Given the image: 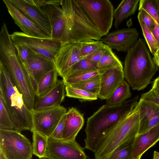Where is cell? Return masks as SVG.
<instances>
[{
    "instance_id": "cell-36",
    "label": "cell",
    "mask_w": 159,
    "mask_h": 159,
    "mask_svg": "<svg viewBox=\"0 0 159 159\" xmlns=\"http://www.w3.org/2000/svg\"><path fill=\"white\" fill-rule=\"evenodd\" d=\"M132 143L121 147L112 153L107 159H130L132 157Z\"/></svg>"
},
{
    "instance_id": "cell-26",
    "label": "cell",
    "mask_w": 159,
    "mask_h": 159,
    "mask_svg": "<svg viewBox=\"0 0 159 159\" xmlns=\"http://www.w3.org/2000/svg\"><path fill=\"white\" fill-rule=\"evenodd\" d=\"M32 133L33 154L39 158L46 157L49 138L36 131Z\"/></svg>"
},
{
    "instance_id": "cell-5",
    "label": "cell",
    "mask_w": 159,
    "mask_h": 159,
    "mask_svg": "<svg viewBox=\"0 0 159 159\" xmlns=\"http://www.w3.org/2000/svg\"><path fill=\"white\" fill-rule=\"evenodd\" d=\"M139 96L116 105L105 104L87 120L85 129L84 148L94 152L99 135L117 121L127 115L138 104Z\"/></svg>"
},
{
    "instance_id": "cell-45",
    "label": "cell",
    "mask_w": 159,
    "mask_h": 159,
    "mask_svg": "<svg viewBox=\"0 0 159 159\" xmlns=\"http://www.w3.org/2000/svg\"><path fill=\"white\" fill-rule=\"evenodd\" d=\"M152 159H159V152L154 151L153 152Z\"/></svg>"
},
{
    "instance_id": "cell-34",
    "label": "cell",
    "mask_w": 159,
    "mask_h": 159,
    "mask_svg": "<svg viewBox=\"0 0 159 159\" xmlns=\"http://www.w3.org/2000/svg\"><path fill=\"white\" fill-rule=\"evenodd\" d=\"M14 128L12 120L2 98L0 96V129L11 130L14 129Z\"/></svg>"
},
{
    "instance_id": "cell-11",
    "label": "cell",
    "mask_w": 159,
    "mask_h": 159,
    "mask_svg": "<svg viewBox=\"0 0 159 159\" xmlns=\"http://www.w3.org/2000/svg\"><path fill=\"white\" fill-rule=\"evenodd\" d=\"M46 157L49 159H88L84 148L76 141L48 139Z\"/></svg>"
},
{
    "instance_id": "cell-50",
    "label": "cell",
    "mask_w": 159,
    "mask_h": 159,
    "mask_svg": "<svg viewBox=\"0 0 159 159\" xmlns=\"http://www.w3.org/2000/svg\"></svg>"
},
{
    "instance_id": "cell-12",
    "label": "cell",
    "mask_w": 159,
    "mask_h": 159,
    "mask_svg": "<svg viewBox=\"0 0 159 159\" xmlns=\"http://www.w3.org/2000/svg\"><path fill=\"white\" fill-rule=\"evenodd\" d=\"M82 59L79 43H61L54 63L58 75L63 78L69 70Z\"/></svg>"
},
{
    "instance_id": "cell-48",
    "label": "cell",
    "mask_w": 159,
    "mask_h": 159,
    "mask_svg": "<svg viewBox=\"0 0 159 159\" xmlns=\"http://www.w3.org/2000/svg\"><path fill=\"white\" fill-rule=\"evenodd\" d=\"M39 159H49L47 157H43L41 158H39Z\"/></svg>"
},
{
    "instance_id": "cell-23",
    "label": "cell",
    "mask_w": 159,
    "mask_h": 159,
    "mask_svg": "<svg viewBox=\"0 0 159 159\" xmlns=\"http://www.w3.org/2000/svg\"><path fill=\"white\" fill-rule=\"evenodd\" d=\"M139 0H123L114 9V26L117 29L125 19L134 15L138 7Z\"/></svg>"
},
{
    "instance_id": "cell-19",
    "label": "cell",
    "mask_w": 159,
    "mask_h": 159,
    "mask_svg": "<svg viewBox=\"0 0 159 159\" xmlns=\"http://www.w3.org/2000/svg\"><path fill=\"white\" fill-rule=\"evenodd\" d=\"M159 141V124L136 136L132 143V158L140 159L143 155Z\"/></svg>"
},
{
    "instance_id": "cell-7",
    "label": "cell",
    "mask_w": 159,
    "mask_h": 159,
    "mask_svg": "<svg viewBox=\"0 0 159 159\" xmlns=\"http://www.w3.org/2000/svg\"><path fill=\"white\" fill-rule=\"evenodd\" d=\"M0 151L7 159H32V143L15 129H0Z\"/></svg>"
},
{
    "instance_id": "cell-31",
    "label": "cell",
    "mask_w": 159,
    "mask_h": 159,
    "mask_svg": "<svg viewBox=\"0 0 159 159\" xmlns=\"http://www.w3.org/2000/svg\"><path fill=\"white\" fill-rule=\"evenodd\" d=\"M65 90L66 96L83 101H92L98 98L97 96L93 93L70 85L66 86Z\"/></svg>"
},
{
    "instance_id": "cell-35",
    "label": "cell",
    "mask_w": 159,
    "mask_h": 159,
    "mask_svg": "<svg viewBox=\"0 0 159 159\" xmlns=\"http://www.w3.org/2000/svg\"><path fill=\"white\" fill-rule=\"evenodd\" d=\"M139 3V10L142 9L145 10L159 25L157 0H140Z\"/></svg>"
},
{
    "instance_id": "cell-40",
    "label": "cell",
    "mask_w": 159,
    "mask_h": 159,
    "mask_svg": "<svg viewBox=\"0 0 159 159\" xmlns=\"http://www.w3.org/2000/svg\"><path fill=\"white\" fill-rule=\"evenodd\" d=\"M140 98L159 105V93L152 88L148 92L142 94Z\"/></svg>"
},
{
    "instance_id": "cell-43",
    "label": "cell",
    "mask_w": 159,
    "mask_h": 159,
    "mask_svg": "<svg viewBox=\"0 0 159 159\" xmlns=\"http://www.w3.org/2000/svg\"><path fill=\"white\" fill-rule=\"evenodd\" d=\"M152 88L159 93V76L153 81Z\"/></svg>"
},
{
    "instance_id": "cell-4",
    "label": "cell",
    "mask_w": 159,
    "mask_h": 159,
    "mask_svg": "<svg viewBox=\"0 0 159 159\" xmlns=\"http://www.w3.org/2000/svg\"><path fill=\"white\" fill-rule=\"evenodd\" d=\"M0 96L13 122L14 129L31 131V112L9 71L0 61Z\"/></svg>"
},
{
    "instance_id": "cell-22",
    "label": "cell",
    "mask_w": 159,
    "mask_h": 159,
    "mask_svg": "<svg viewBox=\"0 0 159 159\" xmlns=\"http://www.w3.org/2000/svg\"><path fill=\"white\" fill-rule=\"evenodd\" d=\"M84 124L83 114L76 108H69L66 112V118L63 132V140L73 141Z\"/></svg>"
},
{
    "instance_id": "cell-6",
    "label": "cell",
    "mask_w": 159,
    "mask_h": 159,
    "mask_svg": "<svg viewBox=\"0 0 159 159\" xmlns=\"http://www.w3.org/2000/svg\"><path fill=\"white\" fill-rule=\"evenodd\" d=\"M0 61L5 66L22 94L28 108L34 110L36 97L29 78L19 59L14 44L9 43L0 48Z\"/></svg>"
},
{
    "instance_id": "cell-3",
    "label": "cell",
    "mask_w": 159,
    "mask_h": 159,
    "mask_svg": "<svg viewBox=\"0 0 159 159\" xmlns=\"http://www.w3.org/2000/svg\"><path fill=\"white\" fill-rule=\"evenodd\" d=\"M64 27L61 43L99 41L102 36L77 0H61Z\"/></svg>"
},
{
    "instance_id": "cell-41",
    "label": "cell",
    "mask_w": 159,
    "mask_h": 159,
    "mask_svg": "<svg viewBox=\"0 0 159 159\" xmlns=\"http://www.w3.org/2000/svg\"><path fill=\"white\" fill-rule=\"evenodd\" d=\"M139 11L145 24L151 31L154 28L155 26L153 19L144 10L141 9Z\"/></svg>"
},
{
    "instance_id": "cell-25",
    "label": "cell",
    "mask_w": 159,
    "mask_h": 159,
    "mask_svg": "<svg viewBox=\"0 0 159 159\" xmlns=\"http://www.w3.org/2000/svg\"><path fill=\"white\" fill-rule=\"evenodd\" d=\"M132 94L130 86L124 80L113 93L106 99V104L114 106L120 104L130 98Z\"/></svg>"
},
{
    "instance_id": "cell-2",
    "label": "cell",
    "mask_w": 159,
    "mask_h": 159,
    "mask_svg": "<svg viewBox=\"0 0 159 159\" xmlns=\"http://www.w3.org/2000/svg\"><path fill=\"white\" fill-rule=\"evenodd\" d=\"M158 70L145 41L139 39L125 56L123 69L125 80L133 90H143Z\"/></svg>"
},
{
    "instance_id": "cell-8",
    "label": "cell",
    "mask_w": 159,
    "mask_h": 159,
    "mask_svg": "<svg viewBox=\"0 0 159 159\" xmlns=\"http://www.w3.org/2000/svg\"><path fill=\"white\" fill-rule=\"evenodd\" d=\"M101 36L108 33L113 23L114 9L108 0H77Z\"/></svg>"
},
{
    "instance_id": "cell-47",
    "label": "cell",
    "mask_w": 159,
    "mask_h": 159,
    "mask_svg": "<svg viewBox=\"0 0 159 159\" xmlns=\"http://www.w3.org/2000/svg\"><path fill=\"white\" fill-rule=\"evenodd\" d=\"M157 6L158 14L159 17V0H157Z\"/></svg>"
},
{
    "instance_id": "cell-20",
    "label": "cell",
    "mask_w": 159,
    "mask_h": 159,
    "mask_svg": "<svg viewBox=\"0 0 159 159\" xmlns=\"http://www.w3.org/2000/svg\"><path fill=\"white\" fill-rule=\"evenodd\" d=\"M41 8L49 21L52 31L51 39L61 42L64 33V21L61 6L47 5Z\"/></svg>"
},
{
    "instance_id": "cell-46",
    "label": "cell",
    "mask_w": 159,
    "mask_h": 159,
    "mask_svg": "<svg viewBox=\"0 0 159 159\" xmlns=\"http://www.w3.org/2000/svg\"><path fill=\"white\" fill-rule=\"evenodd\" d=\"M0 159H7L2 152L0 151Z\"/></svg>"
},
{
    "instance_id": "cell-37",
    "label": "cell",
    "mask_w": 159,
    "mask_h": 159,
    "mask_svg": "<svg viewBox=\"0 0 159 159\" xmlns=\"http://www.w3.org/2000/svg\"><path fill=\"white\" fill-rule=\"evenodd\" d=\"M66 118V113L62 116L49 138L56 140L63 139Z\"/></svg>"
},
{
    "instance_id": "cell-49",
    "label": "cell",
    "mask_w": 159,
    "mask_h": 159,
    "mask_svg": "<svg viewBox=\"0 0 159 159\" xmlns=\"http://www.w3.org/2000/svg\"><path fill=\"white\" fill-rule=\"evenodd\" d=\"M133 159V158H131V159Z\"/></svg>"
},
{
    "instance_id": "cell-10",
    "label": "cell",
    "mask_w": 159,
    "mask_h": 159,
    "mask_svg": "<svg viewBox=\"0 0 159 159\" xmlns=\"http://www.w3.org/2000/svg\"><path fill=\"white\" fill-rule=\"evenodd\" d=\"M30 111L32 122L31 132H39L49 138L62 116L66 113V109L60 106Z\"/></svg>"
},
{
    "instance_id": "cell-39",
    "label": "cell",
    "mask_w": 159,
    "mask_h": 159,
    "mask_svg": "<svg viewBox=\"0 0 159 159\" xmlns=\"http://www.w3.org/2000/svg\"><path fill=\"white\" fill-rule=\"evenodd\" d=\"M109 48V47L108 46L106 45L104 48L100 49L93 52L84 59L98 63L107 51Z\"/></svg>"
},
{
    "instance_id": "cell-17",
    "label": "cell",
    "mask_w": 159,
    "mask_h": 159,
    "mask_svg": "<svg viewBox=\"0 0 159 159\" xmlns=\"http://www.w3.org/2000/svg\"><path fill=\"white\" fill-rule=\"evenodd\" d=\"M24 15L51 38L52 31L49 20L41 8L30 6L23 0H10Z\"/></svg>"
},
{
    "instance_id": "cell-27",
    "label": "cell",
    "mask_w": 159,
    "mask_h": 159,
    "mask_svg": "<svg viewBox=\"0 0 159 159\" xmlns=\"http://www.w3.org/2000/svg\"><path fill=\"white\" fill-rule=\"evenodd\" d=\"M97 66L100 74L111 67L123 66L121 62L109 47L97 63Z\"/></svg>"
},
{
    "instance_id": "cell-21",
    "label": "cell",
    "mask_w": 159,
    "mask_h": 159,
    "mask_svg": "<svg viewBox=\"0 0 159 159\" xmlns=\"http://www.w3.org/2000/svg\"><path fill=\"white\" fill-rule=\"evenodd\" d=\"M63 80H59L55 87L35 101L34 110H41L61 106L65 95V87Z\"/></svg>"
},
{
    "instance_id": "cell-32",
    "label": "cell",
    "mask_w": 159,
    "mask_h": 159,
    "mask_svg": "<svg viewBox=\"0 0 159 159\" xmlns=\"http://www.w3.org/2000/svg\"><path fill=\"white\" fill-rule=\"evenodd\" d=\"M81 55L84 59L93 52L104 48L106 45L102 41L89 39L79 43Z\"/></svg>"
},
{
    "instance_id": "cell-30",
    "label": "cell",
    "mask_w": 159,
    "mask_h": 159,
    "mask_svg": "<svg viewBox=\"0 0 159 159\" xmlns=\"http://www.w3.org/2000/svg\"><path fill=\"white\" fill-rule=\"evenodd\" d=\"M137 17L143 36L150 51L153 55L159 49V44L156 40L151 31L145 24L139 12L138 13Z\"/></svg>"
},
{
    "instance_id": "cell-13",
    "label": "cell",
    "mask_w": 159,
    "mask_h": 159,
    "mask_svg": "<svg viewBox=\"0 0 159 159\" xmlns=\"http://www.w3.org/2000/svg\"><path fill=\"white\" fill-rule=\"evenodd\" d=\"M23 67L35 93L38 84L42 77L48 72L55 69L53 61L30 49L26 64Z\"/></svg>"
},
{
    "instance_id": "cell-42",
    "label": "cell",
    "mask_w": 159,
    "mask_h": 159,
    "mask_svg": "<svg viewBox=\"0 0 159 159\" xmlns=\"http://www.w3.org/2000/svg\"><path fill=\"white\" fill-rule=\"evenodd\" d=\"M154 23V28L151 31L156 40L159 44V25L156 21L153 19Z\"/></svg>"
},
{
    "instance_id": "cell-9",
    "label": "cell",
    "mask_w": 159,
    "mask_h": 159,
    "mask_svg": "<svg viewBox=\"0 0 159 159\" xmlns=\"http://www.w3.org/2000/svg\"><path fill=\"white\" fill-rule=\"evenodd\" d=\"M14 43L24 45L33 51L53 61L60 48L61 42L51 38L28 35L22 32H15L10 35Z\"/></svg>"
},
{
    "instance_id": "cell-29",
    "label": "cell",
    "mask_w": 159,
    "mask_h": 159,
    "mask_svg": "<svg viewBox=\"0 0 159 159\" xmlns=\"http://www.w3.org/2000/svg\"><path fill=\"white\" fill-rule=\"evenodd\" d=\"M94 69L98 70L97 63L86 59H82L64 75L63 80L74 75Z\"/></svg>"
},
{
    "instance_id": "cell-1",
    "label": "cell",
    "mask_w": 159,
    "mask_h": 159,
    "mask_svg": "<svg viewBox=\"0 0 159 159\" xmlns=\"http://www.w3.org/2000/svg\"><path fill=\"white\" fill-rule=\"evenodd\" d=\"M139 128L138 104L127 115L99 135L94 152L95 159H107L116 150L132 143Z\"/></svg>"
},
{
    "instance_id": "cell-33",
    "label": "cell",
    "mask_w": 159,
    "mask_h": 159,
    "mask_svg": "<svg viewBox=\"0 0 159 159\" xmlns=\"http://www.w3.org/2000/svg\"><path fill=\"white\" fill-rule=\"evenodd\" d=\"M100 75L97 69L90 70L80 73L63 80L65 86L84 81Z\"/></svg>"
},
{
    "instance_id": "cell-38",
    "label": "cell",
    "mask_w": 159,
    "mask_h": 159,
    "mask_svg": "<svg viewBox=\"0 0 159 159\" xmlns=\"http://www.w3.org/2000/svg\"><path fill=\"white\" fill-rule=\"evenodd\" d=\"M14 43L17 50L19 59L23 66L26 64L30 49L24 45L15 43Z\"/></svg>"
},
{
    "instance_id": "cell-15",
    "label": "cell",
    "mask_w": 159,
    "mask_h": 159,
    "mask_svg": "<svg viewBox=\"0 0 159 159\" xmlns=\"http://www.w3.org/2000/svg\"><path fill=\"white\" fill-rule=\"evenodd\" d=\"M138 108L139 128L137 135L145 133L159 124V105L140 98Z\"/></svg>"
},
{
    "instance_id": "cell-24",
    "label": "cell",
    "mask_w": 159,
    "mask_h": 159,
    "mask_svg": "<svg viewBox=\"0 0 159 159\" xmlns=\"http://www.w3.org/2000/svg\"><path fill=\"white\" fill-rule=\"evenodd\" d=\"M58 75L55 69L48 72L42 77L38 84L35 92L37 98L43 96L55 87L58 80Z\"/></svg>"
},
{
    "instance_id": "cell-14",
    "label": "cell",
    "mask_w": 159,
    "mask_h": 159,
    "mask_svg": "<svg viewBox=\"0 0 159 159\" xmlns=\"http://www.w3.org/2000/svg\"><path fill=\"white\" fill-rule=\"evenodd\" d=\"M139 35L135 28H123L108 33L101 41L112 49L127 52L138 40Z\"/></svg>"
},
{
    "instance_id": "cell-28",
    "label": "cell",
    "mask_w": 159,
    "mask_h": 159,
    "mask_svg": "<svg viewBox=\"0 0 159 159\" xmlns=\"http://www.w3.org/2000/svg\"><path fill=\"white\" fill-rule=\"evenodd\" d=\"M100 81L101 77L99 75L87 80L70 85L91 92L98 96L100 90Z\"/></svg>"
},
{
    "instance_id": "cell-18",
    "label": "cell",
    "mask_w": 159,
    "mask_h": 159,
    "mask_svg": "<svg viewBox=\"0 0 159 159\" xmlns=\"http://www.w3.org/2000/svg\"><path fill=\"white\" fill-rule=\"evenodd\" d=\"M3 1L15 23L23 33L31 36L51 38L47 34L39 29L24 15L12 4L10 0H3Z\"/></svg>"
},
{
    "instance_id": "cell-44",
    "label": "cell",
    "mask_w": 159,
    "mask_h": 159,
    "mask_svg": "<svg viewBox=\"0 0 159 159\" xmlns=\"http://www.w3.org/2000/svg\"><path fill=\"white\" fill-rule=\"evenodd\" d=\"M152 59L156 65L159 67V49L154 54Z\"/></svg>"
},
{
    "instance_id": "cell-16",
    "label": "cell",
    "mask_w": 159,
    "mask_h": 159,
    "mask_svg": "<svg viewBox=\"0 0 159 159\" xmlns=\"http://www.w3.org/2000/svg\"><path fill=\"white\" fill-rule=\"evenodd\" d=\"M123 69V66H115L100 74V85L98 98L106 99L125 80Z\"/></svg>"
}]
</instances>
